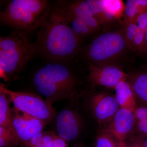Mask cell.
<instances>
[{"mask_svg": "<svg viewBox=\"0 0 147 147\" xmlns=\"http://www.w3.org/2000/svg\"><path fill=\"white\" fill-rule=\"evenodd\" d=\"M35 42L38 54L47 59L67 61L78 52L81 41L55 4L40 27Z\"/></svg>", "mask_w": 147, "mask_h": 147, "instance_id": "6da1fadb", "label": "cell"}, {"mask_svg": "<svg viewBox=\"0 0 147 147\" xmlns=\"http://www.w3.org/2000/svg\"><path fill=\"white\" fill-rule=\"evenodd\" d=\"M66 61L48 60L37 69L33 77L37 91L51 103L73 98L78 94V79Z\"/></svg>", "mask_w": 147, "mask_h": 147, "instance_id": "7a4b0ae2", "label": "cell"}, {"mask_svg": "<svg viewBox=\"0 0 147 147\" xmlns=\"http://www.w3.org/2000/svg\"><path fill=\"white\" fill-rule=\"evenodd\" d=\"M38 54L35 42L29 40L26 32L16 30L0 38V76L5 81L21 71Z\"/></svg>", "mask_w": 147, "mask_h": 147, "instance_id": "3957f363", "label": "cell"}, {"mask_svg": "<svg viewBox=\"0 0 147 147\" xmlns=\"http://www.w3.org/2000/svg\"><path fill=\"white\" fill-rule=\"evenodd\" d=\"M52 7L45 0H13L0 13L1 22L26 32L40 28Z\"/></svg>", "mask_w": 147, "mask_h": 147, "instance_id": "277c9868", "label": "cell"}, {"mask_svg": "<svg viewBox=\"0 0 147 147\" xmlns=\"http://www.w3.org/2000/svg\"><path fill=\"white\" fill-rule=\"evenodd\" d=\"M127 48L122 27L96 36L88 46L86 55L90 63L98 65L113 64Z\"/></svg>", "mask_w": 147, "mask_h": 147, "instance_id": "5b68a950", "label": "cell"}, {"mask_svg": "<svg viewBox=\"0 0 147 147\" xmlns=\"http://www.w3.org/2000/svg\"><path fill=\"white\" fill-rule=\"evenodd\" d=\"M0 91L13 107L29 115L38 119L47 124L55 116V111L51 102L36 94L30 93L13 91L6 88L2 83Z\"/></svg>", "mask_w": 147, "mask_h": 147, "instance_id": "8992f818", "label": "cell"}, {"mask_svg": "<svg viewBox=\"0 0 147 147\" xmlns=\"http://www.w3.org/2000/svg\"><path fill=\"white\" fill-rule=\"evenodd\" d=\"M90 107L101 129L110 122L120 108L115 95L105 92L93 95L90 100Z\"/></svg>", "mask_w": 147, "mask_h": 147, "instance_id": "52a82bcc", "label": "cell"}, {"mask_svg": "<svg viewBox=\"0 0 147 147\" xmlns=\"http://www.w3.org/2000/svg\"><path fill=\"white\" fill-rule=\"evenodd\" d=\"M128 75L115 64L98 65L89 63L88 80L94 85L114 89L120 81L127 79Z\"/></svg>", "mask_w": 147, "mask_h": 147, "instance_id": "ba28073f", "label": "cell"}, {"mask_svg": "<svg viewBox=\"0 0 147 147\" xmlns=\"http://www.w3.org/2000/svg\"><path fill=\"white\" fill-rule=\"evenodd\" d=\"M11 116L14 130L22 143L28 141L36 133L43 131L46 124L14 107L11 108Z\"/></svg>", "mask_w": 147, "mask_h": 147, "instance_id": "9c48e42d", "label": "cell"}, {"mask_svg": "<svg viewBox=\"0 0 147 147\" xmlns=\"http://www.w3.org/2000/svg\"><path fill=\"white\" fill-rule=\"evenodd\" d=\"M56 127L58 136L66 142H70L76 139L81 133L82 119L76 111L65 109L57 116Z\"/></svg>", "mask_w": 147, "mask_h": 147, "instance_id": "30bf717a", "label": "cell"}, {"mask_svg": "<svg viewBox=\"0 0 147 147\" xmlns=\"http://www.w3.org/2000/svg\"><path fill=\"white\" fill-rule=\"evenodd\" d=\"M136 123L134 112L120 108L112 120L100 132L113 135L119 142H124L130 133Z\"/></svg>", "mask_w": 147, "mask_h": 147, "instance_id": "8fae6325", "label": "cell"}, {"mask_svg": "<svg viewBox=\"0 0 147 147\" xmlns=\"http://www.w3.org/2000/svg\"><path fill=\"white\" fill-rule=\"evenodd\" d=\"M63 2L75 16L86 24L93 33L100 30V24L92 13L86 1H63Z\"/></svg>", "mask_w": 147, "mask_h": 147, "instance_id": "7c38bea8", "label": "cell"}, {"mask_svg": "<svg viewBox=\"0 0 147 147\" xmlns=\"http://www.w3.org/2000/svg\"><path fill=\"white\" fill-rule=\"evenodd\" d=\"M55 4L60 10L71 30L81 42L93 34L84 21L71 12L63 1H58Z\"/></svg>", "mask_w": 147, "mask_h": 147, "instance_id": "4fadbf2b", "label": "cell"}, {"mask_svg": "<svg viewBox=\"0 0 147 147\" xmlns=\"http://www.w3.org/2000/svg\"><path fill=\"white\" fill-rule=\"evenodd\" d=\"M116 99L120 108L134 112L137 107V101L131 85L127 79L121 80L114 88Z\"/></svg>", "mask_w": 147, "mask_h": 147, "instance_id": "5bb4252c", "label": "cell"}, {"mask_svg": "<svg viewBox=\"0 0 147 147\" xmlns=\"http://www.w3.org/2000/svg\"><path fill=\"white\" fill-rule=\"evenodd\" d=\"M127 80L131 85L137 101L147 106V70L128 74Z\"/></svg>", "mask_w": 147, "mask_h": 147, "instance_id": "9a60e30c", "label": "cell"}, {"mask_svg": "<svg viewBox=\"0 0 147 147\" xmlns=\"http://www.w3.org/2000/svg\"><path fill=\"white\" fill-rule=\"evenodd\" d=\"M136 25V34L134 36L130 50L140 53L144 47L145 33L147 23V11L139 15L134 20Z\"/></svg>", "mask_w": 147, "mask_h": 147, "instance_id": "2e32d148", "label": "cell"}, {"mask_svg": "<svg viewBox=\"0 0 147 147\" xmlns=\"http://www.w3.org/2000/svg\"><path fill=\"white\" fill-rule=\"evenodd\" d=\"M146 11L147 0H128L124 11L123 24L134 21L139 15Z\"/></svg>", "mask_w": 147, "mask_h": 147, "instance_id": "e0dca14e", "label": "cell"}, {"mask_svg": "<svg viewBox=\"0 0 147 147\" xmlns=\"http://www.w3.org/2000/svg\"><path fill=\"white\" fill-rule=\"evenodd\" d=\"M101 5L108 18L113 23L123 17L125 5L121 0H100Z\"/></svg>", "mask_w": 147, "mask_h": 147, "instance_id": "ac0fdd59", "label": "cell"}, {"mask_svg": "<svg viewBox=\"0 0 147 147\" xmlns=\"http://www.w3.org/2000/svg\"><path fill=\"white\" fill-rule=\"evenodd\" d=\"M0 126L7 129L16 134L12 124L10 102L1 91H0Z\"/></svg>", "mask_w": 147, "mask_h": 147, "instance_id": "d6986e66", "label": "cell"}, {"mask_svg": "<svg viewBox=\"0 0 147 147\" xmlns=\"http://www.w3.org/2000/svg\"><path fill=\"white\" fill-rule=\"evenodd\" d=\"M134 113L137 129L141 133L147 135V106H137Z\"/></svg>", "mask_w": 147, "mask_h": 147, "instance_id": "ffe728a7", "label": "cell"}, {"mask_svg": "<svg viewBox=\"0 0 147 147\" xmlns=\"http://www.w3.org/2000/svg\"><path fill=\"white\" fill-rule=\"evenodd\" d=\"M20 142L16 134L0 126V147H12L18 145Z\"/></svg>", "mask_w": 147, "mask_h": 147, "instance_id": "44dd1931", "label": "cell"}, {"mask_svg": "<svg viewBox=\"0 0 147 147\" xmlns=\"http://www.w3.org/2000/svg\"><path fill=\"white\" fill-rule=\"evenodd\" d=\"M118 143V140L112 134L100 132L96 138L95 147H119Z\"/></svg>", "mask_w": 147, "mask_h": 147, "instance_id": "7402d4cb", "label": "cell"}, {"mask_svg": "<svg viewBox=\"0 0 147 147\" xmlns=\"http://www.w3.org/2000/svg\"><path fill=\"white\" fill-rule=\"evenodd\" d=\"M123 29L125 36L129 49H130L132 42L136 34V25L134 21L123 24Z\"/></svg>", "mask_w": 147, "mask_h": 147, "instance_id": "603a6c76", "label": "cell"}, {"mask_svg": "<svg viewBox=\"0 0 147 147\" xmlns=\"http://www.w3.org/2000/svg\"><path fill=\"white\" fill-rule=\"evenodd\" d=\"M56 136L57 135L53 132H44L41 142L36 147H53Z\"/></svg>", "mask_w": 147, "mask_h": 147, "instance_id": "cb8c5ba5", "label": "cell"}, {"mask_svg": "<svg viewBox=\"0 0 147 147\" xmlns=\"http://www.w3.org/2000/svg\"><path fill=\"white\" fill-rule=\"evenodd\" d=\"M44 132L43 131L34 134L31 139L26 142L22 143L24 147H36L41 142Z\"/></svg>", "mask_w": 147, "mask_h": 147, "instance_id": "d4e9b609", "label": "cell"}, {"mask_svg": "<svg viewBox=\"0 0 147 147\" xmlns=\"http://www.w3.org/2000/svg\"><path fill=\"white\" fill-rule=\"evenodd\" d=\"M53 147H68L65 140L58 136L55 137Z\"/></svg>", "mask_w": 147, "mask_h": 147, "instance_id": "484cf974", "label": "cell"}, {"mask_svg": "<svg viewBox=\"0 0 147 147\" xmlns=\"http://www.w3.org/2000/svg\"><path fill=\"white\" fill-rule=\"evenodd\" d=\"M132 147H147V137H141L138 138Z\"/></svg>", "mask_w": 147, "mask_h": 147, "instance_id": "4316f807", "label": "cell"}, {"mask_svg": "<svg viewBox=\"0 0 147 147\" xmlns=\"http://www.w3.org/2000/svg\"><path fill=\"white\" fill-rule=\"evenodd\" d=\"M139 55H147V23L146 29V33H145V39L144 44V47L141 52L139 53Z\"/></svg>", "mask_w": 147, "mask_h": 147, "instance_id": "83f0119b", "label": "cell"}, {"mask_svg": "<svg viewBox=\"0 0 147 147\" xmlns=\"http://www.w3.org/2000/svg\"><path fill=\"white\" fill-rule=\"evenodd\" d=\"M118 147H132L129 146L128 145L126 144L124 142H119V141L118 143Z\"/></svg>", "mask_w": 147, "mask_h": 147, "instance_id": "f1b7e54d", "label": "cell"}]
</instances>
